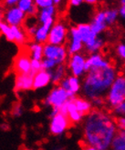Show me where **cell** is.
<instances>
[{
    "label": "cell",
    "mask_w": 125,
    "mask_h": 150,
    "mask_svg": "<svg viewBox=\"0 0 125 150\" xmlns=\"http://www.w3.org/2000/svg\"><path fill=\"white\" fill-rule=\"evenodd\" d=\"M84 48V45L77 26H71L69 31V43L67 50L69 56L79 54Z\"/></svg>",
    "instance_id": "9"
},
{
    "label": "cell",
    "mask_w": 125,
    "mask_h": 150,
    "mask_svg": "<svg viewBox=\"0 0 125 150\" xmlns=\"http://www.w3.org/2000/svg\"><path fill=\"white\" fill-rule=\"evenodd\" d=\"M112 111L117 117H119V116H124L125 117V102L122 103L121 105H120L119 107L112 109Z\"/></svg>",
    "instance_id": "36"
},
{
    "label": "cell",
    "mask_w": 125,
    "mask_h": 150,
    "mask_svg": "<svg viewBox=\"0 0 125 150\" xmlns=\"http://www.w3.org/2000/svg\"><path fill=\"white\" fill-rule=\"evenodd\" d=\"M121 6H125V0H121V1L120 2Z\"/></svg>",
    "instance_id": "48"
},
{
    "label": "cell",
    "mask_w": 125,
    "mask_h": 150,
    "mask_svg": "<svg viewBox=\"0 0 125 150\" xmlns=\"http://www.w3.org/2000/svg\"><path fill=\"white\" fill-rule=\"evenodd\" d=\"M70 6L73 7H79L80 6H82V4L84 3L83 0H70L69 2Z\"/></svg>",
    "instance_id": "39"
},
{
    "label": "cell",
    "mask_w": 125,
    "mask_h": 150,
    "mask_svg": "<svg viewBox=\"0 0 125 150\" xmlns=\"http://www.w3.org/2000/svg\"><path fill=\"white\" fill-rule=\"evenodd\" d=\"M4 22H3V20H2V18H0V26H1V25L3 24Z\"/></svg>",
    "instance_id": "49"
},
{
    "label": "cell",
    "mask_w": 125,
    "mask_h": 150,
    "mask_svg": "<svg viewBox=\"0 0 125 150\" xmlns=\"http://www.w3.org/2000/svg\"><path fill=\"white\" fill-rule=\"evenodd\" d=\"M116 126H117L119 131L120 130H125V117L124 116H119L115 118Z\"/></svg>",
    "instance_id": "34"
},
{
    "label": "cell",
    "mask_w": 125,
    "mask_h": 150,
    "mask_svg": "<svg viewBox=\"0 0 125 150\" xmlns=\"http://www.w3.org/2000/svg\"><path fill=\"white\" fill-rule=\"evenodd\" d=\"M3 17V6L0 5V18Z\"/></svg>",
    "instance_id": "47"
},
{
    "label": "cell",
    "mask_w": 125,
    "mask_h": 150,
    "mask_svg": "<svg viewBox=\"0 0 125 150\" xmlns=\"http://www.w3.org/2000/svg\"><path fill=\"white\" fill-rule=\"evenodd\" d=\"M69 53L65 46H54L47 43L44 45V57L55 60L58 66L63 65L68 59Z\"/></svg>",
    "instance_id": "6"
},
{
    "label": "cell",
    "mask_w": 125,
    "mask_h": 150,
    "mask_svg": "<svg viewBox=\"0 0 125 150\" xmlns=\"http://www.w3.org/2000/svg\"><path fill=\"white\" fill-rule=\"evenodd\" d=\"M42 70V63L41 61L31 59V71L35 74H37L38 72Z\"/></svg>",
    "instance_id": "33"
},
{
    "label": "cell",
    "mask_w": 125,
    "mask_h": 150,
    "mask_svg": "<svg viewBox=\"0 0 125 150\" xmlns=\"http://www.w3.org/2000/svg\"><path fill=\"white\" fill-rule=\"evenodd\" d=\"M59 86L63 88L69 96V98L72 99V98H75L76 96L81 91L82 81L80 80V78L70 75V76H65L59 82Z\"/></svg>",
    "instance_id": "10"
},
{
    "label": "cell",
    "mask_w": 125,
    "mask_h": 150,
    "mask_svg": "<svg viewBox=\"0 0 125 150\" xmlns=\"http://www.w3.org/2000/svg\"><path fill=\"white\" fill-rule=\"evenodd\" d=\"M118 10H119V15H120V17L125 21V6H121L118 7Z\"/></svg>",
    "instance_id": "41"
},
{
    "label": "cell",
    "mask_w": 125,
    "mask_h": 150,
    "mask_svg": "<svg viewBox=\"0 0 125 150\" xmlns=\"http://www.w3.org/2000/svg\"><path fill=\"white\" fill-rule=\"evenodd\" d=\"M35 73L32 71L29 74L26 75H16L15 79V91H28L33 89V83H34V76Z\"/></svg>",
    "instance_id": "14"
},
{
    "label": "cell",
    "mask_w": 125,
    "mask_h": 150,
    "mask_svg": "<svg viewBox=\"0 0 125 150\" xmlns=\"http://www.w3.org/2000/svg\"><path fill=\"white\" fill-rule=\"evenodd\" d=\"M34 3H35L36 6L38 7V9H39V8H40V10L44 9V8H47V7L54 6V2H53V0H35Z\"/></svg>",
    "instance_id": "32"
},
{
    "label": "cell",
    "mask_w": 125,
    "mask_h": 150,
    "mask_svg": "<svg viewBox=\"0 0 125 150\" xmlns=\"http://www.w3.org/2000/svg\"><path fill=\"white\" fill-rule=\"evenodd\" d=\"M82 150H99V149H97L96 147H93V146H85Z\"/></svg>",
    "instance_id": "44"
},
{
    "label": "cell",
    "mask_w": 125,
    "mask_h": 150,
    "mask_svg": "<svg viewBox=\"0 0 125 150\" xmlns=\"http://www.w3.org/2000/svg\"><path fill=\"white\" fill-rule=\"evenodd\" d=\"M11 28L14 37V42H16L19 46H23L26 41V36L25 32L21 29L20 26H11Z\"/></svg>",
    "instance_id": "26"
},
{
    "label": "cell",
    "mask_w": 125,
    "mask_h": 150,
    "mask_svg": "<svg viewBox=\"0 0 125 150\" xmlns=\"http://www.w3.org/2000/svg\"><path fill=\"white\" fill-rule=\"evenodd\" d=\"M106 104L111 109L125 102V76L119 75L106 95Z\"/></svg>",
    "instance_id": "3"
},
{
    "label": "cell",
    "mask_w": 125,
    "mask_h": 150,
    "mask_svg": "<svg viewBox=\"0 0 125 150\" xmlns=\"http://www.w3.org/2000/svg\"><path fill=\"white\" fill-rule=\"evenodd\" d=\"M70 124L71 122L69 121V117L59 113L57 116L50 118V122H49L50 134L55 137L63 135L69 128Z\"/></svg>",
    "instance_id": "8"
},
{
    "label": "cell",
    "mask_w": 125,
    "mask_h": 150,
    "mask_svg": "<svg viewBox=\"0 0 125 150\" xmlns=\"http://www.w3.org/2000/svg\"><path fill=\"white\" fill-rule=\"evenodd\" d=\"M104 46H105V39L102 37L99 36L91 46L85 47V49L88 53H90V55H91V54H96V53H100V51L104 47Z\"/></svg>",
    "instance_id": "25"
},
{
    "label": "cell",
    "mask_w": 125,
    "mask_h": 150,
    "mask_svg": "<svg viewBox=\"0 0 125 150\" xmlns=\"http://www.w3.org/2000/svg\"><path fill=\"white\" fill-rule=\"evenodd\" d=\"M84 3L87 4V5H89V6H93L95 4H97L98 1H97V0H85Z\"/></svg>",
    "instance_id": "43"
},
{
    "label": "cell",
    "mask_w": 125,
    "mask_h": 150,
    "mask_svg": "<svg viewBox=\"0 0 125 150\" xmlns=\"http://www.w3.org/2000/svg\"><path fill=\"white\" fill-rule=\"evenodd\" d=\"M57 12V8L55 6H52L47 8H44V9H41L40 12L39 13V21L40 24L45 23L47 20L54 17Z\"/></svg>",
    "instance_id": "24"
},
{
    "label": "cell",
    "mask_w": 125,
    "mask_h": 150,
    "mask_svg": "<svg viewBox=\"0 0 125 150\" xmlns=\"http://www.w3.org/2000/svg\"><path fill=\"white\" fill-rule=\"evenodd\" d=\"M26 16V15L17 6L9 7L4 15L6 23L10 26H20L23 24Z\"/></svg>",
    "instance_id": "12"
},
{
    "label": "cell",
    "mask_w": 125,
    "mask_h": 150,
    "mask_svg": "<svg viewBox=\"0 0 125 150\" xmlns=\"http://www.w3.org/2000/svg\"><path fill=\"white\" fill-rule=\"evenodd\" d=\"M76 26L79 32L80 37H81L83 45H84V48L89 46H91V44L98 38V37H99L92 31L90 23H79Z\"/></svg>",
    "instance_id": "15"
},
{
    "label": "cell",
    "mask_w": 125,
    "mask_h": 150,
    "mask_svg": "<svg viewBox=\"0 0 125 150\" xmlns=\"http://www.w3.org/2000/svg\"><path fill=\"white\" fill-rule=\"evenodd\" d=\"M0 32H1L5 38L7 39V41H10V42H14V37H13V32H12V28L7 25L6 22H4L1 26H0Z\"/></svg>",
    "instance_id": "29"
},
{
    "label": "cell",
    "mask_w": 125,
    "mask_h": 150,
    "mask_svg": "<svg viewBox=\"0 0 125 150\" xmlns=\"http://www.w3.org/2000/svg\"><path fill=\"white\" fill-rule=\"evenodd\" d=\"M73 99L74 98L70 99L67 102L68 117L69 121L71 122V124H79V123H81L84 120L85 117L77 110Z\"/></svg>",
    "instance_id": "19"
},
{
    "label": "cell",
    "mask_w": 125,
    "mask_h": 150,
    "mask_svg": "<svg viewBox=\"0 0 125 150\" xmlns=\"http://www.w3.org/2000/svg\"><path fill=\"white\" fill-rule=\"evenodd\" d=\"M58 114H59V108H52L50 113H49V118H52L53 117L57 116Z\"/></svg>",
    "instance_id": "42"
},
{
    "label": "cell",
    "mask_w": 125,
    "mask_h": 150,
    "mask_svg": "<svg viewBox=\"0 0 125 150\" xmlns=\"http://www.w3.org/2000/svg\"><path fill=\"white\" fill-rule=\"evenodd\" d=\"M86 61L87 57L81 53L70 56L68 61V68L71 76H74L79 78L83 76H85V75L87 74Z\"/></svg>",
    "instance_id": "7"
},
{
    "label": "cell",
    "mask_w": 125,
    "mask_h": 150,
    "mask_svg": "<svg viewBox=\"0 0 125 150\" xmlns=\"http://www.w3.org/2000/svg\"><path fill=\"white\" fill-rule=\"evenodd\" d=\"M71 98L68 93L60 87L59 85L54 86L50 90L47 98L43 100V104L46 107H51L52 108H60L62 105H65Z\"/></svg>",
    "instance_id": "4"
},
{
    "label": "cell",
    "mask_w": 125,
    "mask_h": 150,
    "mask_svg": "<svg viewBox=\"0 0 125 150\" xmlns=\"http://www.w3.org/2000/svg\"><path fill=\"white\" fill-rule=\"evenodd\" d=\"M110 150H125V139L117 135L112 141Z\"/></svg>",
    "instance_id": "28"
},
{
    "label": "cell",
    "mask_w": 125,
    "mask_h": 150,
    "mask_svg": "<svg viewBox=\"0 0 125 150\" xmlns=\"http://www.w3.org/2000/svg\"><path fill=\"white\" fill-rule=\"evenodd\" d=\"M24 110H23V108H22V105H16L15 107L13 108L12 109V116L14 117H19L22 116V114H23Z\"/></svg>",
    "instance_id": "35"
},
{
    "label": "cell",
    "mask_w": 125,
    "mask_h": 150,
    "mask_svg": "<svg viewBox=\"0 0 125 150\" xmlns=\"http://www.w3.org/2000/svg\"><path fill=\"white\" fill-rule=\"evenodd\" d=\"M52 82V75L51 71L47 70H41L38 72L34 76V83H33V89L38 90L40 88L46 87Z\"/></svg>",
    "instance_id": "18"
},
{
    "label": "cell",
    "mask_w": 125,
    "mask_h": 150,
    "mask_svg": "<svg viewBox=\"0 0 125 150\" xmlns=\"http://www.w3.org/2000/svg\"><path fill=\"white\" fill-rule=\"evenodd\" d=\"M14 69L16 75H26L31 72V58L26 54L19 55L14 62Z\"/></svg>",
    "instance_id": "17"
},
{
    "label": "cell",
    "mask_w": 125,
    "mask_h": 150,
    "mask_svg": "<svg viewBox=\"0 0 125 150\" xmlns=\"http://www.w3.org/2000/svg\"><path fill=\"white\" fill-rule=\"evenodd\" d=\"M38 28H39V26L37 25H32V26H29V28H26V34H28L30 38H34L36 33H37V31H38Z\"/></svg>",
    "instance_id": "38"
},
{
    "label": "cell",
    "mask_w": 125,
    "mask_h": 150,
    "mask_svg": "<svg viewBox=\"0 0 125 150\" xmlns=\"http://www.w3.org/2000/svg\"><path fill=\"white\" fill-rule=\"evenodd\" d=\"M53 2H54V6H59V4H61V1H60V0H53Z\"/></svg>",
    "instance_id": "46"
},
{
    "label": "cell",
    "mask_w": 125,
    "mask_h": 150,
    "mask_svg": "<svg viewBox=\"0 0 125 150\" xmlns=\"http://www.w3.org/2000/svg\"><path fill=\"white\" fill-rule=\"evenodd\" d=\"M17 3H19V0H6L5 1V5L7 6L8 7L16 6Z\"/></svg>",
    "instance_id": "40"
},
{
    "label": "cell",
    "mask_w": 125,
    "mask_h": 150,
    "mask_svg": "<svg viewBox=\"0 0 125 150\" xmlns=\"http://www.w3.org/2000/svg\"><path fill=\"white\" fill-rule=\"evenodd\" d=\"M118 133L115 118L102 109H93L83 120V140L86 146L110 150Z\"/></svg>",
    "instance_id": "1"
},
{
    "label": "cell",
    "mask_w": 125,
    "mask_h": 150,
    "mask_svg": "<svg viewBox=\"0 0 125 150\" xmlns=\"http://www.w3.org/2000/svg\"><path fill=\"white\" fill-rule=\"evenodd\" d=\"M34 6L35 3L33 0H19V3H17L16 6L26 15H28V13L30 11V9Z\"/></svg>",
    "instance_id": "27"
},
{
    "label": "cell",
    "mask_w": 125,
    "mask_h": 150,
    "mask_svg": "<svg viewBox=\"0 0 125 150\" xmlns=\"http://www.w3.org/2000/svg\"><path fill=\"white\" fill-rule=\"evenodd\" d=\"M90 25L91 26L92 31L97 35V36H101L102 33H104L107 30L109 25L106 23L104 9H100L97 12H95Z\"/></svg>",
    "instance_id": "13"
},
{
    "label": "cell",
    "mask_w": 125,
    "mask_h": 150,
    "mask_svg": "<svg viewBox=\"0 0 125 150\" xmlns=\"http://www.w3.org/2000/svg\"><path fill=\"white\" fill-rule=\"evenodd\" d=\"M73 101L76 105L77 110L80 114H82L84 117H86L87 115H89L93 110L92 102L85 98H80V96L77 98L76 96V98L73 99Z\"/></svg>",
    "instance_id": "20"
},
{
    "label": "cell",
    "mask_w": 125,
    "mask_h": 150,
    "mask_svg": "<svg viewBox=\"0 0 125 150\" xmlns=\"http://www.w3.org/2000/svg\"><path fill=\"white\" fill-rule=\"evenodd\" d=\"M104 12H105L106 23L108 25H113L118 21V18L120 17L118 8L109 6V7L104 8Z\"/></svg>",
    "instance_id": "22"
},
{
    "label": "cell",
    "mask_w": 125,
    "mask_h": 150,
    "mask_svg": "<svg viewBox=\"0 0 125 150\" xmlns=\"http://www.w3.org/2000/svg\"><path fill=\"white\" fill-rule=\"evenodd\" d=\"M92 105H93V108H96V109H101V108L105 104V99L104 98H96L94 100L91 101Z\"/></svg>",
    "instance_id": "37"
},
{
    "label": "cell",
    "mask_w": 125,
    "mask_h": 150,
    "mask_svg": "<svg viewBox=\"0 0 125 150\" xmlns=\"http://www.w3.org/2000/svg\"><path fill=\"white\" fill-rule=\"evenodd\" d=\"M66 70L67 67L66 66L63 65H59L54 70L51 71V75H52V83L54 85H59V82L63 79L66 76Z\"/></svg>",
    "instance_id": "23"
},
{
    "label": "cell",
    "mask_w": 125,
    "mask_h": 150,
    "mask_svg": "<svg viewBox=\"0 0 125 150\" xmlns=\"http://www.w3.org/2000/svg\"><path fill=\"white\" fill-rule=\"evenodd\" d=\"M118 135H120L121 137H123V138L125 139V130H120V131H119V133H118Z\"/></svg>",
    "instance_id": "45"
},
{
    "label": "cell",
    "mask_w": 125,
    "mask_h": 150,
    "mask_svg": "<svg viewBox=\"0 0 125 150\" xmlns=\"http://www.w3.org/2000/svg\"><path fill=\"white\" fill-rule=\"evenodd\" d=\"M29 57L31 59L42 61L44 58V45L39 43H32L29 46Z\"/></svg>",
    "instance_id": "21"
},
{
    "label": "cell",
    "mask_w": 125,
    "mask_h": 150,
    "mask_svg": "<svg viewBox=\"0 0 125 150\" xmlns=\"http://www.w3.org/2000/svg\"><path fill=\"white\" fill-rule=\"evenodd\" d=\"M41 63H42V70H47V71H52V70H54L58 67L56 61L49 58L44 57L41 61Z\"/></svg>",
    "instance_id": "30"
},
{
    "label": "cell",
    "mask_w": 125,
    "mask_h": 150,
    "mask_svg": "<svg viewBox=\"0 0 125 150\" xmlns=\"http://www.w3.org/2000/svg\"><path fill=\"white\" fill-rule=\"evenodd\" d=\"M116 56L118 57L120 60L122 62H125V42H121L119 43L115 48Z\"/></svg>",
    "instance_id": "31"
},
{
    "label": "cell",
    "mask_w": 125,
    "mask_h": 150,
    "mask_svg": "<svg viewBox=\"0 0 125 150\" xmlns=\"http://www.w3.org/2000/svg\"><path fill=\"white\" fill-rule=\"evenodd\" d=\"M69 29L64 22H56L49 31L48 43L54 46H64L69 38Z\"/></svg>",
    "instance_id": "5"
},
{
    "label": "cell",
    "mask_w": 125,
    "mask_h": 150,
    "mask_svg": "<svg viewBox=\"0 0 125 150\" xmlns=\"http://www.w3.org/2000/svg\"><path fill=\"white\" fill-rule=\"evenodd\" d=\"M112 66L111 61L106 58L101 53L91 54L87 57L86 61V71L87 73L91 69L96 68H106Z\"/></svg>",
    "instance_id": "11"
},
{
    "label": "cell",
    "mask_w": 125,
    "mask_h": 150,
    "mask_svg": "<svg viewBox=\"0 0 125 150\" xmlns=\"http://www.w3.org/2000/svg\"><path fill=\"white\" fill-rule=\"evenodd\" d=\"M55 18L52 17V18L47 20L45 23L41 24L39 28L38 31L36 33L35 37H34V40L36 43L39 44H42V45H45V44L48 43V38H49V34L50 29L52 28V26L55 25Z\"/></svg>",
    "instance_id": "16"
},
{
    "label": "cell",
    "mask_w": 125,
    "mask_h": 150,
    "mask_svg": "<svg viewBox=\"0 0 125 150\" xmlns=\"http://www.w3.org/2000/svg\"><path fill=\"white\" fill-rule=\"evenodd\" d=\"M118 76L114 66L90 70L82 81V95L91 101L96 98H104Z\"/></svg>",
    "instance_id": "2"
}]
</instances>
